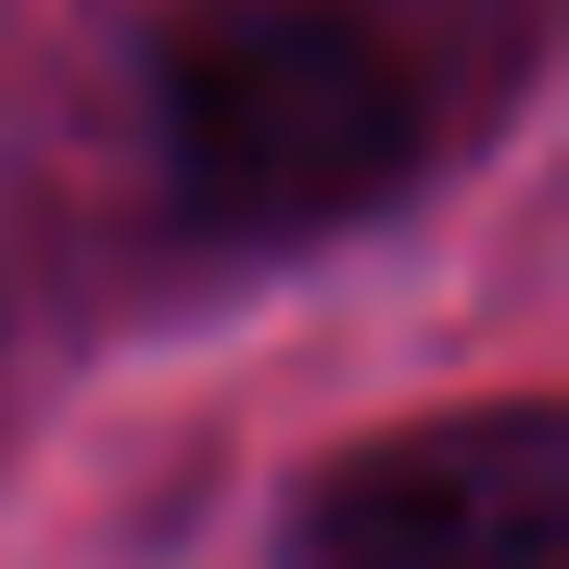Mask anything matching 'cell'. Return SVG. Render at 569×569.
<instances>
[{"instance_id": "6da1fadb", "label": "cell", "mask_w": 569, "mask_h": 569, "mask_svg": "<svg viewBox=\"0 0 569 569\" xmlns=\"http://www.w3.org/2000/svg\"><path fill=\"white\" fill-rule=\"evenodd\" d=\"M164 164L228 241H317L406 190L418 89L329 0H203L164 39Z\"/></svg>"}, {"instance_id": "7a4b0ae2", "label": "cell", "mask_w": 569, "mask_h": 569, "mask_svg": "<svg viewBox=\"0 0 569 569\" xmlns=\"http://www.w3.org/2000/svg\"><path fill=\"white\" fill-rule=\"evenodd\" d=\"M305 569H569V430L545 392L418 418L317 481Z\"/></svg>"}]
</instances>
